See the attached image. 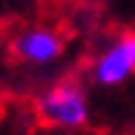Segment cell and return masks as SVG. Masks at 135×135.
<instances>
[{
	"label": "cell",
	"instance_id": "6da1fadb",
	"mask_svg": "<svg viewBox=\"0 0 135 135\" xmlns=\"http://www.w3.org/2000/svg\"><path fill=\"white\" fill-rule=\"evenodd\" d=\"M32 114L46 130L78 132L92 122L89 81L81 73H68L49 81L32 97Z\"/></svg>",
	"mask_w": 135,
	"mask_h": 135
},
{
	"label": "cell",
	"instance_id": "7a4b0ae2",
	"mask_svg": "<svg viewBox=\"0 0 135 135\" xmlns=\"http://www.w3.org/2000/svg\"><path fill=\"white\" fill-rule=\"evenodd\" d=\"M84 76L92 86L116 89L135 78V27L111 32L89 54Z\"/></svg>",
	"mask_w": 135,
	"mask_h": 135
},
{
	"label": "cell",
	"instance_id": "3957f363",
	"mask_svg": "<svg viewBox=\"0 0 135 135\" xmlns=\"http://www.w3.org/2000/svg\"><path fill=\"white\" fill-rule=\"evenodd\" d=\"M8 54L22 68H54L68 54V32L49 22H30L8 35Z\"/></svg>",
	"mask_w": 135,
	"mask_h": 135
}]
</instances>
